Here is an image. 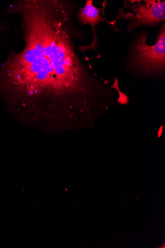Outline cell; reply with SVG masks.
I'll list each match as a JSON object with an SVG mask.
<instances>
[{"mask_svg": "<svg viewBox=\"0 0 165 248\" xmlns=\"http://www.w3.org/2000/svg\"><path fill=\"white\" fill-rule=\"evenodd\" d=\"M133 2L132 10L135 16L130 22L128 32L143 26L157 25L165 19V1L147 0Z\"/></svg>", "mask_w": 165, "mask_h": 248, "instance_id": "obj_3", "label": "cell"}, {"mask_svg": "<svg viewBox=\"0 0 165 248\" xmlns=\"http://www.w3.org/2000/svg\"><path fill=\"white\" fill-rule=\"evenodd\" d=\"M156 43L149 45L142 35L136 42L133 62L139 68L150 72L161 73L165 65V28L164 24Z\"/></svg>", "mask_w": 165, "mask_h": 248, "instance_id": "obj_2", "label": "cell"}, {"mask_svg": "<svg viewBox=\"0 0 165 248\" xmlns=\"http://www.w3.org/2000/svg\"><path fill=\"white\" fill-rule=\"evenodd\" d=\"M9 30L8 26L4 21L0 19V44H1L2 40L4 39L3 34Z\"/></svg>", "mask_w": 165, "mask_h": 248, "instance_id": "obj_5", "label": "cell"}, {"mask_svg": "<svg viewBox=\"0 0 165 248\" xmlns=\"http://www.w3.org/2000/svg\"><path fill=\"white\" fill-rule=\"evenodd\" d=\"M78 10L76 13V16L78 23L81 26L85 25L90 26L93 31L94 39L91 44L88 46L84 45H79L78 51L84 52L88 49H95L97 43V36L96 35L95 26L104 19L100 16V9L94 6L91 0H87L86 5L84 7H78Z\"/></svg>", "mask_w": 165, "mask_h": 248, "instance_id": "obj_4", "label": "cell"}, {"mask_svg": "<svg viewBox=\"0 0 165 248\" xmlns=\"http://www.w3.org/2000/svg\"><path fill=\"white\" fill-rule=\"evenodd\" d=\"M77 7L67 0H15L5 11L20 18L24 46L11 49L0 65V95L23 124L49 132L95 106L97 80L75 48L85 38Z\"/></svg>", "mask_w": 165, "mask_h": 248, "instance_id": "obj_1", "label": "cell"}]
</instances>
